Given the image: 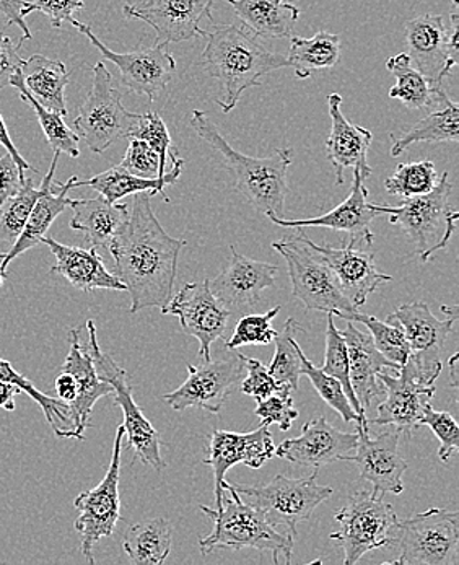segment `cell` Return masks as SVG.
<instances>
[{
    "label": "cell",
    "instance_id": "obj_1",
    "mask_svg": "<svg viewBox=\"0 0 459 565\" xmlns=\"http://www.w3.org/2000/svg\"><path fill=\"white\" fill-rule=\"evenodd\" d=\"M186 239L173 238L153 214L150 194H134L129 218L113 236L108 249L115 276L131 296L129 313L163 308L173 297L178 259Z\"/></svg>",
    "mask_w": 459,
    "mask_h": 565
},
{
    "label": "cell",
    "instance_id": "obj_2",
    "mask_svg": "<svg viewBox=\"0 0 459 565\" xmlns=\"http://www.w3.org/2000/svg\"><path fill=\"white\" fill-rule=\"evenodd\" d=\"M202 51V71L221 85L215 103L227 115L242 98L243 92L261 85V78L270 72L289 67L287 57L270 53L252 32L238 25L215 26L205 32Z\"/></svg>",
    "mask_w": 459,
    "mask_h": 565
},
{
    "label": "cell",
    "instance_id": "obj_3",
    "mask_svg": "<svg viewBox=\"0 0 459 565\" xmlns=\"http://www.w3.org/2000/svg\"><path fill=\"white\" fill-rule=\"evenodd\" d=\"M191 126L202 140L224 157L225 166L235 177V191L256 211L267 217H284L289 194L287 173L292 166L293 150L277 149L269 157H249L238 152L225 140L207 113L194 109Z\"/></svg>",
    "mask_w": 459,
    "mask_h": 565
},
{
    "label": "cell",
    "instance_id": "obj_4",
    "mask_svg": "<svg viewBox=\"0 0 459 565\" xmlns=\"http://www.w3.org/2000/svg\"><path fill=\"white\" fill-rule=\"evenodd\" d=\"M224 489L228 492L224 495L222 509L201 505L202 512L214 522V532L199 540V550L202 556L218 550L239 551L243 547H253L258 551H269L274 563H279L280 556L286 557V563H292L293 540L290 533H279L266 519L249 503L239 499L233 484L224 481Z\"/></svg>",
    "mask_w": 459,
    "mask_h": 565
},
{
    "label": "cell",
    "instance_id": "obj_5",
    "mask_svg": "<svg viewBox=\"0 0 459 565\" xmlns=\"http://www.w3.org/2000/svg\"><path fill=\"white\" fill-rule=\"evenodd\" d=\"M297 236L273 243L289 267L292 294L307 310L323 311L344 320L348 315L359 311L345 297L334 270L329 267L320 253L314 252L303 228L298 227Z\"/></svg>",
    "mask_w": 459,
    "mask_h": 565
},
{
    "label": "cell",
    "instance_id": "obj_6",
    "mask_svg": "<svg viewBox=\"0 0 459 565\" xmlns=\"http://www.w3.org/2000/svg\"><path fill=\"white\" fill-rule=\"evenodd\" d=\"M338 532L329 534L344 551V564H357L366 553L393 546L399 520L383 495L357 491L334 515Z\"/></svg>",
    "mask_w": 459,
    "mask_h": 565
},
{
    "label": "cell",
    "instance_id": "obj_7",
    "mask_svg": "<svg viewBox=\"0 0 459 565\" xmlns=\"http://www.w3.org/2000/svg\"><path fill=\"white\" fill-rule=\"evenodd\" d=\"M318 469L310 478L277 475L263 486L233 484L245 502L255 507L274 529L286 526L297 536V525L313 515L314 510L332 495V488L318 484Z\"/></svg>",
    "mask_w": 459,
    "mask_h": 565
},
{
    "label": "cell",
    "instance_id": "obj_8",
    "mask_svg": "<svg viewBox=\"0 0 459 565\" xmlns=\"http://www.w3.org/2000/svg\"><path fill=\"white\" fill-rule=\"evenodd\" d=\"M87 331L88 351H90L92 359H94L95 369H97L99 379L105 380L113 386L115 404L121 407L122 416H125L122 427H125L126 437H128L129 448L136 455L137 460L142 461L146 466H152L156 471H163L167 463H164L162 454H160V447H162L160 434L157 433L156 427L143 416L142 411L134 401L128 372L116 364L111 355L102 351L98 344L97 327H95L94 321H87Z\"/></svg>",
    "mask_w": 459,
    "mask_h": 565
},
{
    "label": "cell",
    "instance_id": "obj_9",
    "mask_svg": "<svg viewBox=\"0 0 459 565\" xmlns=\"http://www.w3.org/2000/svg\"><path fill=\"white\" fill-rule=\"evenodd\" d=\"M139 116L122 105L121 94L113 85V75L105 64H95L90 92L74 121L77 136L88 149L103 153L119 139H126Z\"/></svg>",
    "mask_w": 459,
    "mask_h": 565
},
{
    "label": "cell",
    "instance_id": "obj_10",
    "mask_svg": "<svg viewBox=\"0 0 459 565\" xmlns=\"http://www.w3.org/2000/svg\"><path fill=\"white\" fill-rule=\"evenodd\" d=\"M394 544L399 551L394 565L458 564V512L430 509L399 522Z\"/></svg>",
    "mask_w": 459,
    "mask_h": 565
},
{
    "label": "cell",
    "instance_id": "obj_11",
    "mask_svg": "<svg viewBox=\"0 0 459 565\" xmlns=\"http://www.w3.org/2000/svg\"><path fill=\"white\" fill-rule=\"evenodd\" d=\"M125 427L116 430L115 447H113L111 463L105 478L97 488L82 492L74 500L78 510L75 520V532L81 534L82 554L88 563L94 564V547L103 537L113 536L116 523L121 519V499H119V472H121L122 440Z\"/></svg>",
    "mask_w": 459,
    "mask_h": 565
},
{
    "label": "cell",
    "instance_id": "obj_12",
    "mask_svg": "<svg viewBox=\"0 0 459 565\" xmlns=\"http://www.w3.org/2000/svg\"><path fill=\"white\" fill-rule=\"evenodd\" d=\"M458 0H453L450 26L441 15H420L406 23V54L413 66L438 88L458 66Z\"/></svg>",
    "mask_w": 459,
    "mask_h": 565
},
{
    "label": "cell",
    "instance_id": "obj_13",
    "mask_svg": "<svg viewBox=\"0 0 459 565\" xmlns=\"http://www.w3.org/2000/svg\"><path fill=\"white\" fill-rule=\"evenodd\" d=\"M71 25L88 38L102 54L103 60L109 61L119 68L121 84L132 94L146 95L150 102H156L157 95L163 92L173 78L177 63L168 50V44L156 43L153 46L139 47L129 53H115L95 36L90 26L77 20H72Z\"/></svg>",
    "mask_w": 459,
    "mask_h": 565
},
{
    "label": "cell",
    "instance_id": "obj_14",
    "mask_svg": "<svg viewBox=\"0 0 459 565\" xmlns=\"http://www.w3.org/2000/svg\"><path fill=\"white\" fill-rule=\"evenodd\" d=\"M246 375L245 354L236 352L218 361H207L194 366L188 365V379L174 392L167 393L163 399L174 411L201 407L218 414L230 393L242 383Z\"/></svg>",
    "mask_w": 459,
    "mask_h": 565
},
{
    "label": "cell",
    "instance_id": "obj_15",
    "mask_svg": "<svg viewBox=\"0 0 459 565\" xmlns=\"http://www.w3.org/2000/svg\"><path fill=\"white\" fill-rule=\"evenodd\" d=\"M385 386V401L378 406V416L372 420L376 426H393L401 434L410 437L419 426L427 404L434 399L435 380L420 372L413 359H407L397 375L380 373Z\"/></svg>",
    "mask_w": 459,
    "mask_h": 565
},
{
    "label": "cell",
    "instance_id": "obj_16",
    "mask_svg": "<svg viewBox=\"0 0 459 565\" xmlns=\"http://www.w3.org/2000/svg\"><path fill=\"white\" fill-rule=\"evenodd\" d=\"M163 315H174L184 333L193 335L201 344L199 358L211 361L212 344L227 333L233 313L209 289V280L186 284L162 308Z\"/></svg>",
    "mask_w": 459,
    "mask_h": 565
},
{
    "label": "cell",
    "instance_id": "obj_17",
    "mask_svg": "<svg viewBox=\"0 0 459 565\" xmlns=\"http://www.w3.org/2000/svg\"><path fill=\"white\" fill-rule=\"evenodd\" d=\"M215 0H147L126 2V19L140 20L157 33L156 43L171 44L204 38L207 30L199 29L202 19L212 20Z\"/></svg>",
    "mask_w": 459,
    "mask_h": 565
},
{
    "label": "cell",
    "instance_id": "obj_18",
    "mask_svg": "<svg viewBox=\"0 0 459 565\" xmlns=\"http://www.w3.org/2000/svg\"><path fill=\"white\" fill-rule=\"evenodd\" d=\"M359 441L355 455H345L342 461L355 463L363 481L372 484L376 495L401 494L404 491L403 475L409 463L399 454V430H389L370 437V429L357 426Z\"/></svg>",
    "mask_w": 459,
    "mask_h": 565
},
{
    "label": "cell",
    "instance_id": "obj_19",
    "mask_svg": "<svg viewBox=\"0 0 459 565\" xmlns=\"http://www.w3.org/2000/svg\"><path fill=\"white\" fill-rule=\"evenodd\" d=\"M276 457V445L269 426L259 427L255 433L235 434L227 430H214L211 435L207 458L204 463L211 466L215 476V510L224 502L225 475L235 465H246L259 469Z\"/></svg>",
    "mask_w": 459,
    "mask_h": 565
},
{
    "label": "cell",
    "instance_id": "obj_20",
    "mask_svg": "<svg viewBox=\"0 0 459 565\" xmlns=\"http://www.w3.org/2000/svg\"><path fill=\"white\" fill-rule=\"evenodd\" d=\"M393 317L399 321L409 342V359L416 362L424 375L437 382L444 369L440 361L441 349L448 334L453 331V324L458 318L448 317V320H437L424 301L399 305L394 310Z\"/></svg>",
    "mask_w": 459,
    "mask_h": 565
},
{
    "label": "cell",
    "instance_id": "obj_21",
    "mask_svg": "<svg viewBox=\"0 0 459 565\" xmlns=\"http://www.w3.org/2000/svg\"><path fill=\"white\" fill-rule=\"evenodd\" d=\"M448 174V171L441 173L440 180L435 183L431 191L404 200L399 207L373 204V209L380 215L388 214L389 222L409 235L419 255L426 252L431 236L437 235L438 228L447 221L448 212L451 211L450 196L453 193V184L450 183Z\"/></svg>",
    "mask_w": 459,
    "mask_h": 565
},
{
    "label": "cell",
    "instance_id": "obj_22",
    "mask_svg": "<svg viewBox=\"0 0 459 565\" xmlns=\"http://www.w3.org/2000/svg\"><path fill=\"white\" fill-rule=\"evenodd\" d=\"M365 181L361 171L354 170V180H352V190L348 200L332 209L328 214L320 215V217L298 218V221L269 217V221L279 225V227H323L345 232L349 235V246L357 248L362 245L369 248L375 239L372 224L376 217H380V214L373 209L372 202H369V190H366Z\"/></svg>",
    "mask_w": 459,
    "mask_h": 565
},
{
    "label": "cell",
    "instance_id": "obj_23",
    "mask_svg": "<svg viewBox=\"0 0 459 565\" xmlns=\"http://www.w3.org/2000/svg\"><path fill=\"white\" fill-rule=\"evenodd\" d=\"M277 273L276 265L256 262L232 246V258L215 279L209 280V289L232 313H238L256 307L264 290L274 287Z\"/></svg>",
    "mask_w": 459,
    "mask_h": 565
},
{
    "label": "cell",
    "instance_id": "obj_24",
    "mask_svg": "<svg viewBox=\"0 0 459 565\" xmlns=\"http://www.w3.org/2000/svg\"><path fill=\"white\" fill-rule=\"evenodd\" d=\"M359 434L341 433L328 423L327 417L301 426V434L297 438H287L276 447V457L300 466L321 468L334 463L357 447Z\"/></svg>",
    "mask_w": 459,
    "mask_h": 565
},
{
    "label": "cell",
    "instance_id": "obj_25",
    "mask_svg": "<svg viewBox=\"0 0 459 565\" xmlns=\"http://www.w3.org/2000/svg\"><path fill=\"white\" fill-rule=\"evenodd\" d=\"M60 152H54L53 163H51L50 171L43 177L41 186H43V194L38 198L34 204L32 214L26 221L23 232L20 233L19 239L13 243L12 248L6 253V258L2 263L3 279L9 277V266L13 259L19 258L23 253L34 248L43 242L44 236L47 235L53 222L63 214L64 209L71 207V198L67 196L68 191L74 190L77 177L68 178L66 184L54 181V173H56L57 162H60Z\"/></svg>",
    "mask_w": 459,
    "mask_h": 565
},
{
    "label": "cell",
    "instance_id": "obj_26",
    "mask_svg": "<svg viewBox=\"0 0 459 565\" xmlns=\"http://www.w3.org/2000/svg\"><path fill=\"white\" fill-rule=\"evenodd\" d=\"M329 116H331V132L327 139V156L335 168V184H344V171L348 168L361 171L369 180L372 167L369 166V149L372 146L373 134L362 126L354 125L342 113V97L331 94L328 97Z\"/></svg>",
    "mask_w": 459,
    "mask_h": 565
},
{
    "label": "cell",
    "instance_id": "obj_27",
    "mask_svg": "<svg viewBox=\"0 0 459 565\" xmlns=\"http://www.w3.org/2000/svg\"><path fill=\"white\" fill-rule=\"evenodd\" d=\"M341 334L348 345L351 385L363 413L366 414L373 401L385 395V386L378 380L380 373L397 375L401 366L383 358L382 352L373 344L372 335L363 333L352 321H348V327Z\"/></svg>",
    "mask_w": 459,
    "mask_h": 565
},
{
    "label": "cell",
    "instance_id": "obj_28",
    "mask_svg": "<svg viewBox=\"0 0 459 565\" xmlns=\"http://www.w3.org/2000/svg\"><path fill=\"white\" fill-rule=\"evenodd\" d=\"M68 354L63 372L71 373L77 383V398L71 404L72 423L77 440H84L85 430L92 426L90 416L95 404L105 396L113 395V386L99 379L88 345L81 339V330L68 331Z\"/></svg>",
    "mask_w": 459,
    "mask_h": 565
},
{
    "label": "cell",
    "instance_id": "obj_29",
    "mask_svg": "<svg viewBox=\"0 0 459 565\" xmlns=\"http://www.w3.org/2000/svg\"><path fill=\"white\" fill-rule=\"evenodd\" d=\"M310 245L334 270L345 297L354 303L355 308H361L369 296L378 290L383 284L393 280L392 276L376 269L373 253L361 252L349 245L344 248H332V246L317 245L311 239Z\"/></svg>",
    "mask_w": 459,
    "mask_h": 565
},
{
    "label": "cell",
    "instance_id": "obj_30",
    "mask_svg": "<svg viewBox=\"0 0 459 565\" xmlns=\"http://www.w3.org/2000/svg\"><path fill=\"white\" fill-rule=\"evenodd\" d=\"M41 243L56 256V265L51 267V274H61L75 289L82 292H94L98 289L126 292L125 284L106 269L97 249L63 245L47 235Z\"/></svg>",
    "mask_w": 459,
    "mask_h": 565
},
{
    "label": "cell",
    "instance_id": "obj_31",
    "mask_svg": "<svg viewBox=\"0 0 459 565\" xmlns=\"http://www.w3.org/2000/svg\"><path fill=\"white\" fill-rule=\"evenodd\" d=\"M71 228L84 233L85 243L90 248L108 249L113 236L121 231L129 218V205L109 202L105 198L94 200H72Z\"/></svg>",
    "mask_w": 459,
    "mask_h": 565
},
{
    "label": "cell",
    "instance_id": "obj_32",
    "mask_svg": "<svg viewBox=\"0 0 459 565\" xmlns=\"http://www.w3.org/2000/svg\"><path fill=\"white\" fill-rule=\"evenodd\" d=\"M258 38H292L300 9L284 0H225Z\"/></svg>",
    "mask_w": 459,
    "mask_h": 565
},
{
    "label": "cell",
    "instance_id": "obj_33",
    "mask_svg": "<svg viewBox=\"0 0 459 565\" xmlns=\"http://www.w3.org/2000/svg\"><path fill=\"white\" fill-rule=\"evenodd\" d=\"M20 74H22L23 85L33 95L34 100L50 111L67 116L68 72L66 64L41 56V54H34L23 61Z\"/></svg>",
    "mask_w": 459,
    "mask_h": 565
},
{
    "label": "cell",
    "instance_id": "obj_34",
    "mask_svg": "<svg viewBox=\"0 0 459 565\" xmlns=\"http://www.w3.org/2000/svg\"><path fill=\"white\" fill-rule=\"evenodd\" d=\"M183 168H177V170L168 171L162 178H140L132 174L131 171L126 170L121 166L109 168V170L103 171V173L95 174L90 180L75 181L74 190L82 186L92 188L97 191L99 196L105 198L109 202H119L125 198L132 196V194L147 193L150 196L160 194L164 202H168L167 194H164V188L170 184L177 183L180 178Z\"/></svg>",
    "mask_w": 459,
    "mask_h": 565
},
{
    "label": "cell",
    "instance_id": "obj_35",
    "mask_svg": "<svg viewBox=\"0 0 459 565\" xmlns=\"http://www.w3.org/2000/svg\"><path fill=\"white\" fill-rule=\"evenodd\" d=\"M428 109H430V113L426 118L420 119L404 136L396 137V139L392 136V157H399L414 143L458 142L459 108L457 103L451 102L450 97L441 90L437 100Z\"/></svg>",
    "mask_w": 459,
    "mask_h": 565
},
{
    "label": "cell",
    "instance_id": "obj_36",
    "mask_svg": "<svg viewBox=\"0 0 459 565\" xmlns=\"http://www.w3.org/2000/svg\"><path fill=\"white\" fill-rule=\"evenodd\" d=\"M173 529L167 519H149L128 529L122 541L129 561L136 565H162L171 553Z\"/></svg>",
    "mask_w": 459,
    "mask_h": 565
},
{
    "label": "cell",
    "instance_id": "obj_37",
    "mask_svg": "<svg viewBox=\"0 0 459 565\" xmlns=\"http://www.w3.org/2000/svg\"><path fill=\"white\" fill-rule=\"evenodd\" d=\"M341 60L339 34L318 32L313 38L292 36L287 63L298 78L307 81L317 71L332 68Z\"/></svg>",
    "mask_w": 459,
    "mask_h": 565
},
{
    "label": "cell",
    "instance_id": "obj_38",
    "mask_svg": "<svg viewBox=\"0 0 459 565\" xmlns=\"http://www.w3.org/2000/svg\"><path fill=\"white\" fill-rule=\"evenodd\" d=\"M386 68L396 77V85L389 90V98L401 100L409 109H428L444 88L435 87L426 75L420 74L410 63L406 53L389 57Z\"/></svg>",
    "mask_w": 459,
    "mask_h": 565
},
{
    "label": "cell",
    "instance_id": "obj_39",
    "mask_svg": "<svg viewBox=\"0 0 459 565\" xmlns=\"http://www.w3.org/2000/svg\"><path fill=\"white\" fill-rule=\"evenodd\" d=\"M10 87L15 88V90L19 92L20 98L32 106L38 122H40L47 142H50L51 149H53L54 152L66 153L71 159H78V157H81V149H78L81 137L77 136V132L68 128L66 121H64L66 116L50 111V109L44 108L43 105L34 100L33 95L30 94L25 85H23V78L20 72L13 75L12 81H10Z\"/></svg>",
    "mask_w": 459,
    "mask_h": 565
},
{
    "label": "cell",
    "instance_id": "obj_40",
    "mask_svg": "<svg viewBox=\"0 0 459 565\" xmlns=\"http://www.w3.org/2000/svg\"><path fill=\"white\" fill-rule=\"evenodd\" d=\"M0 382L10 383V385L19 386L22 393H26L40 404L41 411L46 416L47 423L53 427L54 434L60 438H77L75 437V427L72 423L71 409L66 403L57 398H51L46 393L40 392L32 380L17 372L9 361L0 359Z\"/></svg>",
    "mask_w": 459,
    "mask_h": 565
},
{
    "label": "cell",
    "instance_id": "obj_41",
    "mask_svg": "<svg viewBox=\"0 0 459 565\" xmlns=\"http://www.w3.org/2000/svg\"><path fill=\"white\" fill-rule=\"evenodd\" d=\"M305 330L296 318H289L284 324L282 330L277 333L276 339V354H274L273 362L267 366L270 375L274 376L280 385L289 386L293 392L298 388L300 383V355H298L297 335L303 334Z\"/></svg>",
    "mask_w": 459,
    "mask_h": 565
},
{
    "label": "cell",
    "instance_id": "obj_42",
    "mask_svg": "<svg viewBox=\"0 0 459 565\" xmlns=\"http://www.w3.org/2000/svg\"><path fill=\"white\" fill-rule=\"evenodd\" d=\"M344 320L365 324L369 328L370 335H372L373 344L382 352L383 358L399 366L406 364L410 355L409 342H407L403 327L393 315L382 321L378 318L354 311V313L348 315Z\"/></svg>",
    "mask_w": 459,
    "mask_h": 565
},
{
    "label": "cell",
    "instance_id": "obj_43",
    "mask_svg": "<svg viewBox=\"0 0 459 565\" xmlns=\"http://www.w3.org/2000/svg\"><path fill=\"white\" fill-rule=\"evenodd\" d=\"M298 355H300L301 375L308 376L318 395L327 401L329 406L342 417V420L344 423H355V426H361L363 429H370L369 419H362L359 416L357 411L352 407L351 401L345 396L341 383L334 376L328 375L323 369H318V366L311 364L301 351L300 344H298Z\"/></svg>",
    "mask_w": 459,
    "mask_h": 565
},
{
    "label": "cell",
    "instance_id": "obj_44",
    "mask_svg": "<svg viewBox=\"0 0 459 565\" xmlns=\"http://www.w3.org/2000/svg\"><path fill=\"white\" fill-rule=\"evenodd\" d=\"M43 186H34L33 180L25 178L20 190L3 202L0 207V242L15 243L23 232Z\"/></svg>",
    "mask_w": 459,
    "mask_h": 565
},
{
    "label": "cell",
    "instance_id": "obj_45",
    "mask_svg": "<svg viewBox=\"0 0 459 565\" xmlns=\"http://www.w3.org/2000/svg\"><path fill=\"white\" fill-rule=\"evenodd\" d=\"M128 139L146 140L159 153L164 173L184 167V160L178 156L177 147L159 113L147 111L146 115H140Z\"/></svg>",
    "mask_w": 459,
    "mask_h": 565
},
{
    "label": "cell",
    "instance_id": "obj_46",
    "mask_svg": "<svg viewBox=\"0 0 459 565\" xmlns=\"http://www.w3.org/2000/svg\"><path fill=\"white\" fill-rule=\"evenodd\" d=\"M323 370L328 375L334 376V379L341 383L342 390H344L345 396L351 401L352 407L357 411L362 419H366L365 413H363L357 396H355L354 388H352L351 385L348 345H345L341 331L335 327L334 315L331 313H328L327 354H324Z\"/></svg>",
    "mask_w": 459,
    "mask_h": 565
},
{
    "label": "cell",
    "instance_id": "obj_47",
    "mask_svg": "<svg viewBox=\"0 0 459 565\" xmlns=\"http://www.w3.org/2000/svg\"><path fill=\"white\" fill-rule=\"evenodd\" d=\"M437 183L434 162L401 163L394 174L385 181L386 191L392 196H399L403 200L420 196L431 191Z\"/></svg>",
    "mask_w": 459,
    "mask_h": 565
},
{
    "label": "cell",
    "instance_id": "obj_48",
    "mask_svg": "<svg viewBox=\"0 0 459 565\" xmlns=\"http://www.w3.org/2000/svg\"><path fill=\"white\" fill-rule=\"evenodd\" d=\"M280 313V307L273 308L263 315H245L236 323L235 331L225 349L236 351L242 345H267L273 344L277 331L270 327L274 318Z\"/></svg>",
    "mask_w": 459,
    "mask_h": 565
},
{
    "label": "cell",
    "instance_id": "obj_49",
    "mask_svg": "<svg viewBox=\"0 0 459 565\" xmlns=\"http://www.w3.org/2000/svg\"><path fill=\"white\" fill-rule=\"evenodd\" d=\"M419 426H428L431 433L437 435L441 447L438 457L444 463H448L450 458L459 450V427L455 417L447 411H435L430 404L424 409L423 417L419 419Z\"/></svg>",
    "mask_w": 459,
    "mask_h": 565
},
{
    "label": "cell",
    "instance_id": "obj_50",
    "mask_svg": "<svg viewBox=\"0 0 459 565\" xmlns=\"http://www.w3.org/2000/svg\"><path fill=\"white\" fill-rule=\"evenodd\" d=\"M292 392V388L286 386L280 392L258 401L255 414L263 420L264 426L276 424L282 433H289L292 429L293 420L298 417V411L293 406Z\"/></svg>",
    "mask_w": 459,
    "mask_h": 565
},
{
    "label": "cell",
    "instance_id": "obj_51",
    "mask_svg": "<svg viewBox=\"0 0 459 565\" xmlns=\"http://www.w3.org/2000/svg\"><path fill=\"white\" fill-rule=\"evenodd\" d=\"M128 150H126L125 159L119 163L126 170L140 178H162L164 173L160 156L146 142L140 139H129Z\"/></svg>",
    "mask_w": 459,
    "mask_h": 565
},
{
    "label": "cell",
    "instance_id": "obj_52",
    "mask_svg": "<svg viewBox=\"0 0 459 565\" xmlns=\"http://www.w3.org/2000/svg\"><path fill=\"white\" fill-rule=\"evenodd\" d=\"M246 375L243 376L242 383H239V392L245 395L253 396L256 401L264 399L266 396L273 395V393L280 392L286 386L280 385L270 375L269 370L256 361V359L248 358L245 355Z\"/></svg>",
    "mask_w": 459,
    "mask_h": 565
},
{
    "label": "cell",
    "instance_id": "obj_53",
    "mask_svg": "<svg viewBox=\"0 0 459 565\" xmlns=\"http://www.w3.org/2000/svg\"><path fill=\"white\" fill-rule=\"evenodd\" d=\"M84 7V0H32L25 3L22 13L23 17H29L33 12L44 13L54 29H61L64 23H71L74 13Z\"/></svg>",
    "mask_w": 459,
    "mask_h": 565
},
{
    "label": "cell",
    "instance_id": "obj_54",
    "mask_svg": "<svg viewBox=\"0 0 459 565\" xmlns=\"http://www.w3.org/2000/svg\"><path fill=\"white\" fill-rule=\"evenodd\" d=\"M22 44V40L19 43H13L12 38L0 32V90L9 87L13 75L22 68L23 61H25L20 56Z\"/></svg>",
    "mask_w": 459,
    "mask_h": 565
},
{
    "label": "cell",
    "instance_id": "obj_55",
    "mask_svg": "<svg viewBox=\"0 0 459 565\" xmlns=\"http://www.w3.org/2000/svg\"><path fill=\"white\" fill-rule=\"evenodd\" d=\"M23 181L25 178L20 174L19 167L13 162L10 153H3L0 157V207L20 190Z\"/></svg>",
    "mask_w": 459,
    "mask_h": 565
},
{
    "label": "cell",
    "instance_id": "obj_56",
    "mask_svg": "<svg viewBox=\"0 0 459 565\" xmlns=\"http://www.w3.org/2000/svg\"><path fill=\"white\" fill-rule=\"evenodd\" d=\"M26 0H0V13L6 17L7 25H17L22 32L20 40L25 43V40H32V32L26 25L25 17L22 10L25 7Z\"/></svg>",
    "mask_w": 459,
    "mask_h": 565
},
{
    "label": "cell",
    "instance_id": "obj_57",
    "mask_svg": "<svg viewBox=\"0 0 459 565\" xmlns=\"http://www.w3.org/2000/svg\"><path fill=\"white\" fill-rule=\"evenodd\" d=\"M0 147H3V149L7 150V153H10V157H12L13 162H15L17 167H19L20 174H22L23 178H25L26 170H32L33 173L40 174V171H38L36 168L30 166V163L26 162L22 156H20L15 143L12 142V137H10L9 131H7V126L6 122H3L2 113H0Z\"/></svg>",
    "mask_w": 459,
    "mask_h": 565
},
{
    "label": "cell",
    "instance_id": "obj_58",
    "mask_svg": "<svg viewBox=\"0 0 459 565\" xmlns=\"http://www.w3.org/2000/svg\"><path fill=\"white\" fill-rule=\"evenodd\" d=\"M458 218V211L451 209V211L448 212L447 221H445V227H447V231H445L444 236H441V238L438 239L437 245L428 246L426 252L420 253V258H423L424 263H427L428 259H430L431 256H434L435 253L438 252V249L447 248L448 242H450V238L451 236H453V233L457 232Z\"/></svg>",
    "mask_w": 459,
    "mask_h": 565
},
{
    "label": "cell",
    "instance_id": "obj_59",
    "mask_svg": "<svg viewBox=\"0 0 459 565\" xmlns=\"http://www.w3.org/2000/svg\"><path fill=\"white\" fill-rule=\"evenodd\" d=\"M57 393V399L63 401L71 409V404L77 398V383H75L74 376L71 373L63 372L57 376L56 385H54Z\"/></svg>",
    "mask_w": 459,
    "mask_h": 565
},
{
    "label": "cell",
    "instance_id": "obj_60",
    "mask_svg": "<svg viewBox=\"0 0 459 565\" xmlns=\"http://www.w3.org/2000/svg\"><path fill=\"white\" fill-rule=\"evenodd\" d=\"M20 393H22V390L19 386L0 382V409L15 411V396Z\"/></svg>",
    "mask_w": 459,
    "mask_h": 565
},
{
    "label": "cell",
    "instance_id": "obj_61",
    "mask_svg": "<svg viewBox=\"0 0 459 565\" xmlns=\"http://www.w3.org/2000/svg\"><path fill=\"white\" fill-rule=\"evenodd\" d=\"M458 354L451 355L450 362H448V365H450V376H451V388L457 390L458 388Z\"/></svg>",
    "mask_w": 459,
    "mask_h": 565
},
{
    "label": "cell",
    "instance_id": "obj_62",
    "mask_svg": "<svg viewBox=\"0 0 459 565\" xmlns=\"http://www.w3.org/2000/svg\"><path fill=\"white\" fill-rule=\"evenodd\" d=\"M3 258H6V253H0V287H2V282H3V276H2Z\"/></svg>",
    "mask_w": 459,
    "mask_h": 565
},
{
    "label": "cell",
    "instance_id": "obj_63",
    "mask_svg": "<svg viewBox=\"0 0 459 565\" xmlns=\"http://www.w3.org/2000/svg\"><path fill=\"white\" fill-rule=\"evenodd\" d=\"M284 2L293 3V2H296V0H284Z\"/></svg>",
    "mask_w": 459,
    "mask_h": 565
}]
</instances>
